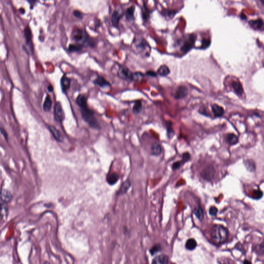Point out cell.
I'll list each match as a JSON object with an SVG mask.
<instances>
[{
    "mask_svg": "<svg viewBox=\"0 0 264 264\" xmlns=\"http://www.w3.org/2000/svg\"><path fill=\"white\" fill-rule=\"evenodd\" d=\"M76 102L80 108V114L84 121L91 127L99 129L100 125L95 117L94 112L88 107L86 96L83 94H80L77 96Z\"/></svg>",
    "mask_w": 264,
    "mask_h": 264,
    "instance_id": "obj_1",
    "label": "cell"
},
{
    "mask_svg": "<svg viewBox=\"0 0 264 264\" xmlns=\"http://www.w3.org/2000/svg\"><path fill=\"white\" fill-rule=\"evenodd\" d=\"M72 39L75 43L79 45L94 47L96 45L95 41L89 37L85 30L77 27L72 32Z\"/></svg>",
    "mask_w": 264,
    "mask_h": 264,
    "instance_id": "obj_2",
    "label": "cell"
},
{
    "mask_svg": "<svg viewBox=\"0 0 264 264\" xmlns=\"http://www.w3.org/2000/svg\"><path fill=\"white\" fill-rule=\"evenodd\" d=\"M211 234V237L215 243L222 244L228 239V232L227 228L222 225H217L212 227Z\"/></svg>",
    "mask_w": 264,
    "mask_h": 264,
    "instance_id": "obj_3",
    "label": "cell"
},
{
    "mask_svg": "<svg viewBox=\"0 0 264 264\" xmlns=\"http://www.w3.org/2000/svg\"><path fill=\"white\" fill-rule=\"evenodd\" d=\"M54 115L55 120L58 122H61L64 119V112L63 111V107L61 102H56L55 104Z\"/></svg>",
    "mask_w": 264,
    "mask_h": 264,
    "instance_id": "obj_4",
    "label": "cell"
},
{
    "mask_svg": "<svg viewBox=\"0 0 264 264\" xmlns=\"http://www.w3.org/2000/svg\"><path fill=\"white\" fill-rule=\"evenodd\" d=\"M133 43L134 47L139 52H143L148 49H150L148 43H147L146 40L143 38H138L137 39H135Z\"/></svg>",
    "mask_w": 264,
    "mask_h": 264,
    "instance_id": "obj_5",
    "label": "cell"
},
{
    "mask_svg": "<svg viewBox=\"0 0 264 264\" xmlns=\"http://www.w3.org/2000/svg\"><path fill=\"white\" fill-rule=\"evenodd\" d=\"M132 72L126 66H120L117 71V75L124 80H130Z\"/></svg>",
    "mask_w": 264,
    "mask_h": 264,
    "instance_id": "obj_6",
    "label": "cell"
},
{
    "mask_svg": "<svg viewBox=\"0 0 264 264\" xmlns=\"http://www.w3.org/2000/svg\"><path fill=\"white\" fill-rule=\"evenodd\" d=\"M93 83L95 85L101 88L107 87L111 86L109 82H108L104 77L100 75L98 76L96 79L93 80Z\"/></svg>",
    "mask_w": 264,
    "mask_h": 264,
    "instance_id": "obj_7",
    "label": "cell"
},
{
    "mask_svg": "<svg viewBox=\"0 0 264 264\" xmlns=\"http://www.w3.org/2000/svg\"><path fill=\"white\" fill-rule=\"evenodd\" d=\"M195 36L190 35L188 38L184 41V44L181 48V50L184 51V52H187L190 49L192 48L193 43H195Z\"/></svg>",
    "mask_w": 264,
    "mask_h": 264,
    "instance_id": "obj_8",
    "label": "cell"
},
{
    "mask_svg": "<svg viewBox=\"0 0 264 264\" xmlns=\"http://www.w3.org/2000/svg\"><path fill=\"white\" fill-rule=\"evenodd\" d=\"M122 17V14L117 10H115L112 16V23L113 27L118 28L119 26L120 20Z\"/></svg>",
    "mask_w": 264,
    "mask_h": 264,
    "instance_id": "obj_9",
    "label": "cell"
},
{
    "mask_svg": "<svg viewBox=\"0 0 264 264\" xmlns=\"http://www.w3.org/2000/svg\"><path fill=\"white\" fill-rule=\"evenodd\" d=\"M188 93V89L185 86H180L177 88L175 93V98L177 99L183 98Z\"/></svg>",
    "mask_w": 264,
    "mask_h": 264,
    "instance_id": "obj_10",
    "label": "cell"
},
{
    "mask_svg": "<svg viewBox=\"0 0 264 264\" xmlns=\"http://www.w3.org/2000/svg\"><path fill=\"white\" fill-rule=\"evenodd\" d=\"M71 85V79L67 77L66 75H63L61 80V86L63 93H65L69 89Z\"/></svg>",
    "mask_w": 264,
    "mask_h": 264,
    "instance_id": "obj_11",
    "label": "cell"
},
{
    "mask_svg": "<svg viewBox=\"0 0 264 264\" xmlns=\"http://www.w3.org/2000/svg\"><path fill=\"white\" fill-rule=\"evenodd\" d=\"M49 129L53 136L55 138V139L57 141H59V142H61V141H63L64 137H63L62 134L61 132H59V130L56 128L55 127H53V126H49Z\"/></svg>",
    "mask_w": 264,
    "mask_h": 264,
    "instance_id": "obj_12",
    "label": "cell"
},
{
    "mask_svg": "<svg viewBox=\"0 0 264 264\" xmlns=\"http://www.w3.org/2000/svg\"><path fill=\"white\" fill-rule=\"evenodd\" d=\"M168 256L164 254H162L155 257L152 261V264H168Z\"/></svg>",
    "mask_w": 264,
    "mask_h": 264,
    "instance_id": "obj_13",
    "label": "cell"
},
{
    "mask_svg": "<svg viewBox=\"0 0 264 264\" xmlns=\"http://www.w3.org/2000/svg\"><path fill=\"white\" fill-rule=\"evenodd\" d=\"M0 199L2 200V201H3L4 203H8L11 201L13 196L11 194V193L9 191H8L6 189H3L2 191H1L0 193Z\"/></svg>",
    "mask_w": 264,
    "mask_h": 264,
    "instance_id": "obj_14",
    "label": "cell"
},
{
    "mask_svg": "<svg viewBox=\"0 0 264 264\" xmlns=\"http://www.w3.org/2000/svg\"><path fill=\"white\" fill-rule=\"evenodd\" d=\"M212 111L216 117H220L225 113V110L222 107L215 104L212 106Z\"/></svg>",
    "mask_w": 264,
    "mask_h": 264,
    "instance_id": "obj_15",
    "label": "cell"
},
{
    "mask_svg": "<svg viewBox=\"0 0 264 264\" xmlns=\"http://www.w3.org/2000/svg\"><path fill=\"white\" fill-rule=\"evenodd\" d=\"M24 37H25V40H26V43L29 46H31L30 45L32 43V31H31L30 27L27 26L24 29Z\"/></svg>",
    "mask_w": 264,
    "mask_h": 264,
    "instance_id": "obj_16",
    "label": "cell"
},
{
    "mask_svg": "<svg viewBox=\"0 0 264 264\" xmlns=\"http://www.w3.org/2000/svg\"><path fill=\"white\" fill-rule=\"evenodd\" d=\"M135 11V6L132 5L128 7L125 11V18L127 21L134 20V12Z\"/></svg>",
    "mask_w": 264,
    "mask_h": 264,
    "instance_id": "obj_17",
    "label": "cell"
},
{
    "mask_svg": "<svg viewBox=\"0 0 264 264\" xmlns=\"http://www.w3.org/2000/svg\"><path fill=\"white\" fill-rule=\"evenodd\" d=\"M232 87L233 89H234V91L238 95H243L244 93V89H243V86L242 85L240 84V83L236 81H233L232 83Z\"/></svg>",
    "mask_w": 264,
    "mask_h": 264,
    "instance_id": "obj_18",
    "label": "cell"
},
{
    "mask_svg": "<svg viewBox=\"0 0 264 264\" xmlns=\"http://www.w3.org/2000/svg\"><path fill=\"white\" fill-rule=\"evenodd\" d=\"M52 106V101L51 100V98L50 97V96L49 95H47L46 99H45V101L43 103V109L45 112H48L51 109Z\"/></svg>",
    "mask_w": 264,
    "mask_h": 264,
    "instance_id": "obj_19",
    "label": "cell"
},
{
    "mask_svg": "<svg viewBox=\"0 0 264 264\" xmlns=\"http://www.w3.org/2000/svg\"><path fill=\"white\" fill-rule=\"evenodd\" d=\"M151 151L152 155L154 156H159L161 155L162 152V147L159 143H155L151 147Z\"/></svg>",
    "mask_w": 264,
    "mask_h": 264,
    "instance_id": "obj_20",
    "label": "cell"
},
{
    "mask_svg": "<svg viewBox=\"0 0 264 264\" xmlns=\"http://www.w3.org/2000/svg\"><path fill=\"white\" fill-rule=\"evenodd\" d=\"M170 72L169 68H168V67L166 65H162L160 66V67L159 68V69L157 70V73L159 75L162 76V77H165L167 76L169 74Z\"/></svg>",
    "mask_w": 264,
    "mask_h": 264,
    "instance_id": "obj_21",
    "label": "cell"
},
{
    "mask_svg": "<svg viewBox=\"0 0 264 264\" xmlns=\"http://www.w3.org/2000/svg\"><path fill=\"white\" fill-rule=\"evenodd\" d=\"M119 179V175L116 173H111L107 177V182L109 185L116 184Z\"/></svg>",
    "mask_w": 264,
    "mask_h": 264,
    "instance_id": "obj_22",
    "label": "cell"
},
{
    "mask_svg": "<svg viewBox=\"0 0 264 264\" xmlns=\"http://www.w3.org/2000/svg\"><path fill=\"white\" fill-rule=\"evenodd\" d=\"M130 186V182H129V181H127L124 182L123 184L122 185L121 187L119 189V190L118 191V195H123V194L125 193L129 190Z\"/></svg>",
    "mask_w": 264,
    "mask_h": 264,
    "instance_id": "obj_23",
    "label": "cell"
},
{
    "mask_svg": "<svg viewBox=\"0 0 264 264\" xmlns=\"http://www.w3.org/2000/svg\"><path fill=\"white\" fill-rule=\"evenodd\" d=\"M82 45L79 44H70L68 48V51L69 52H78L80 51L83 48Z\"/></svg>",
    "mask_w": 264,
    "mask_h": 264,
    "instance_id": "obj_24",
    "label": "cell"
},
{
    "mask_svg": "<svg viewBox=\"0 0 264 264\" xmlns=\"http://www.w3.org/2000/svg\"><path fill=\"white\" fill-rule=\"evenodd\" d=\"M144 76H145L144 74L140 72H135L134 73L132 72L130 81H134L136 82H138L142 80Z\"/></svg>",
    "mask_w": 264,
    "mask_h": 264,
    "instance_id": "obj_25",
    "label": "cell"
},
{
    "mask_svg": "<svg viewBox=\"0 0 264 264\" xmlns=\"http://www.w3.org/2000/svg\"><path fill=\"white\" fill-rule=\"evenodd\" d=\"M249 24L251 27L256 29H260L263 25V21L262 19H259L257 20H250Z\"/></svg>",
    "mask_w": 264,
    "mask_h": 264,
    "instance_id": "obj_26",
    "label": "cell"
},
{
    "mask_svg": "<svg viewBox=\"0 0 264 264\" xmlns=\"http://www.w3.org/2000/svg\"><path fill=\"white\" fill-rule=\"evenodd\" d=\"M227 140L230 145H234L238 142L237 136L234 134H228L227 136Z\"/></svg>",
    "mask_w": 264,
    "mask_h": 264,
    "instance_id": "obj_27",
    "label": "cell"
},
{
    "mask_svg": "<svg viewBox=\"0 0 264 264\" xmlns=\"http://www.w3.org/2000/svg\"><path fill=\"white\" fill-rule=\"evenodd\" d=\"M197 246V244L195 239H189L186 243L185 247L187 249L189 250H193L195 249Z\"/></svg>",
    "mask_w": 264,
    "mask_h": 264,
    "instance_id": "obj_28",
    "label": "cell"
},
{
    "mask_svg": "<svg viewBox=\"0 0 264 264\" xmlns=\"http://www.w3.org/2000/svg\"><path fill=\"white\" fill-rule=\"evenodd\" d=\"M143 109V106L141 101L138 100L136 101L133 107V112L135 114H139L141 112Z\"/></svg>",
    "mask_w": 264,
    "mask_h": 264,
    "instance_id": "obj_29",
    "label": "cell"
},
{
    "mask_svg": "<svg viewBox=\"0 0 264 264\" xmlns=\"http://www.w3.org/2000/svg\"><path fill=\"white\" fill-rule=\"evenodd\" d=\"M193 213L200 220L203 219L204 217L203 211L200 206L196 207L193 211Z\"/></svg>",
    "mask_w": 264,
    "mask_h": 264,
    "instance_id": "obj_30",
    "label": "cell"
},
{
    "mask_svg": "<svg viewBox=\"0 0 264 264\" xmlns=\"http://www.w3.org/2000/svg\"><path fill=\"white\" fill-rule=\"evenodd\" d=\"M5 203L2 201V200L0 199V217L3 216L6 211Z\"/></svg>",
    "mask_w": 264,
    "mask_h": 264,
    "instance_id": "obj_31",
    "label": "cell"
},
{
    "mask_svg": "<svg viewBox=\"0 0 264 264\" xmlns=\"http://www.w3.org/2000/svg\"><path fill=\"white\" fill-rule=\"evenodd\" d=\"M246 166L247 169L251 171H254L255 170V164L254 162H252V161H247L246 163Z\"/></svg>",
    "mask_w": 264,
    "mask_h": 264,
    "instance_id": "obj_32",
    "label": "cell"
},
{
    "mask_svg": "<svg viewBox=\"0 0 264 264\" xmlns=\"http://www.w3.org/2000/svg\"><path fill=\"white\" fill-rule=\"evenodd\" d=\"M143 8H144V11H143V13H142L143 18V20L146 21V20H147L149 16V11L145 5L143 6Z\"/></svg>",
    "mask_w": 264,
    "mask_h": 264,
    "instance_id": "obj_33",
    "label": "cell"
},
{
    "mask_svg": "<svg viewBox=\"0 0 264 264\" xmlns=\"http://www.w3.org/2000/svg\"><path fill=\"white\" fill-rule=\"evenodd\" d=\"M190 158V155L188 153L186 152L185 153L183 154L182 155V160L181 162L182 163H185V162H187V161H189Z\"/></svg>",
    "mask_w": 264,
    "mask_h": 264,
    "instance_id": "obj_34",
    "label": "cell"
},
{
    "mask_svg": "<svg viewBox=\"0 0 264 264\" xmlns=\"http://www.w3.org/2000/svg\"><path fill=\"white\" fill-rule=\"evenodd\" d=\"M73 15H74L76 18L80 19H82L83 18V16H84V14H83L81 11H78V10H75V11H73Z\"/></svg>",
    "mask_w": 264,
    "mask_h": 264,
    "instance_id": "obj_35",
    "label": "cell"
},
{
    "mask_svg": "<svg viewBox=\"0 0 264 264\" xmlns=\"http://www.w3.org/2000/svg\"><path fill=\"white\" fill-rule=\"evenodd\" d=\"M217 212H218V209L215 206H212L209 210V214L211 215V216H216Z\"/></svg>",
    "mask_w": 264,
    "mask_h": 264,
    "instance_id": "obj_36",
    "label": "cell"
},
{
    "mask_svg": "<svg viewBox=\"0 0 264 264\" xmlns=\"http://www.w3.org/2000/svg\"><path fill=\"white\" fill-rule=\"evenodd\" d=\"M253 195L254 196V199H259L261 198L262 196V193L260 190H254V191Z\"/></svg>",
    "mask_w": 264,
    "mask_h": 264,
    "instance_id": "obj_37",
    "label": "cell"
},
{
    "mask_svg": "<svg viewBox=\"0 0 264 264\" xmlns=\"http://www.w3.org/2000/svg\"><path fill=\"white\" fill-rule=\"evenodd\" d=\"M168 128H167V133H168V137L171 138L173 136V131L172 129L171 125H168Z\"/></svg>",
    "mask_w": 264,
    "mask_h": 264,
    "instance_id": "obj_38",
    "label": "cell"
},
{
    "mask_svg": "<svg viewBox=\"0 0 264 264\" xmlns=\"http://www.w3.org/2000/svg\"><path fill=\"white\" fill-rule=\"evenodd\" d=\"M210 44V41L206 39H203L202 41V48L205 49L207 48L209 46V45Z\"/></svg>",
    "mask_w": 264,
    "mask_h": 264,
    "instance_id": "obj_39",
    "label": "cell"
},
{
    "mask_svg": "<svg viewBox=\"0 0 264 264\" xmlns=\"http://www.w3.org/2000/svg\"><path fill=\"white\" fill-rule=\"evenodd\" d=\"M182 163L181 162H177L173 164L172 165V169L174 170L178 169L180 168Z\"/></svg>",
    "mask_w": 264,
    "mask_h": 264,
    "instance_id": "obj_40",
    "label": "cell"
},
{
    "mask_svg": "<svg viewBox=\"0 0 264 264\" xmlns=\"http://www.w3.org/2000/svg\"><path fill=\"white\" fill-rule=\"evenodd\" d=\"M159 250H160V247L158 245H156L152 248V249L151 250V253H152V254H154L156 253V252H157V251H159Z\"/></svg>",
    "mask_w": 264,
    "mask_h": 264,
    "instance_id": "obj_41",
    "label": "cell"
},
{
    "mask_svg": "<svg viewBox=\"0 0 264 264\" xmlns=\"http://www.w3.org/2000/svg\"><path fill=\"white\" fill-rule=\"evenodd\" d=\"M146 75H148V76H150V77H156L157 75V73H156L155 72L153 71H151V70L146 71Z\"/></svg>",
    "mask_w": 264,
    "mask_h": 264,
    "instance_id": "obj_42",
    "label": "cell"
},
{
    "mask_svg": "<svg viewBox=\"0 0 264 264\" xmlns=\"http://www.w3.org/2000/svg\"><path fill=\"white\" fill-rule=\"evenodd\" d=\"M47 89H48V90L49 92H50V93H52V92L53 91V86H52L51 85H49L48 86Z\"/></svg>",
    "mask_w": 264,
    "mask_h": 264,
    "instance_id": "obj_43",
    "label": "cell"
},
{
    "mask_svg": "<svg viewBox=\"0 0 264 264\" xmlns=\"http://www.w3.org/2000/svg\"><path fill=\"white\" fill-rule=\"evenodd\" d=\"M29 3H30V9H33V8L34 7V5H35V4L36 3V1H29Z\"/></svg>",
    "mask_w": 264,
    "mask_h": 264,
    "instance_id": "obj_44",
    "label": "cell"
},
{
    "mask_svg": "<svg viewBox=\"0 0 264 264\" xmlns=\"http://www.w3.org/2000/svg\"><path fill=\"white\" fill-rule=\"evenodd\" d=\"M20 13H21V14H24V13H25V10L23 9V8H20Z\"/></svg>",
    "mask_w": 264,
    "mask_h": 264,
    "instance_id": "obj_45",
    "label": "cell"
},
{
    "mask_svg": "<svg viewBox=\"0 0 264 264\" xmlns=\"http://www.w3.org/2000/svg\"><path fill=\"white\" fill-rule=\"evenodd\" d=\"M244 264H251V262H249V261H247V260H246V261H244Z\"/></svg>",
    "mask_w": 264,
    "mask_h": 264,
    "instance_id": "obj_46",
    "label": "cell"
}]
</instances>
